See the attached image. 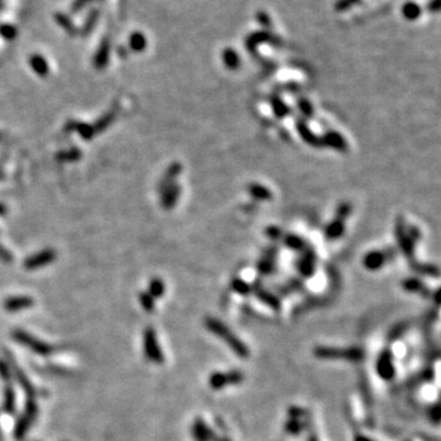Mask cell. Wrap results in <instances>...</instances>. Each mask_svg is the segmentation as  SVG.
Segmentation results:
<instances>
[{
  "instance_id": "1",
  "label": "cell",
  "mask_w": 441,
  "mask_h": 441,
  "mask_svg": "<svg viewBox=\"0 0 441 441\" xmlns=\"http://www.w3.org/2000/svg\"><path fill=\"white\" fill-rule=\"evenodd\" d=\"M205 327L207 328L211 334L218 337L220 341H223L227 346L234 352L237 357L241 359L249 358L250 349L243 341L240 340L237 335L234 334L228 326H226L222 321L214 318L205 319Z\"/></svg>"
},
{
  "instance_id": "2",
  "label": "cell",
  "mask_w": 441,
  "mask_h": 441,
  "mask_svg": "<svg viewBox=\"0 0 441 441\" xmlns=\"http://www.w3.org/2000/svg\"><path fill=\"white\" fill-rule=\"evenodd\" d=\"M314 355L325 361H347L361 362L364 358L363 349L359 347H332L318 346L314 348Z\"/></svg>"
},
{
  "instance_id": "3",
  "label": "cell",
  "mask_w": 441,
  "mask_h": 441,
  "mask_svg": "<svg viewBox=\"0 0 441 441\" xmlns=\"http://www.w3.org/2000/svg\"><path fill=\"white\" fill-rule=\"evenodd\" d=\"M13 338L16 342H19L22 344V346L27 347V348H30L32 350V352H35L36 354L38 355H49L52 354L54 348L50 344H48L46 342H43V341L38 340L37 337L32 336V335L27 334L26 331L22 330H15L13 332Z\"/></svg>"
},
{
  "instance_id": "4",
  "label": "cell",
  "mask_w": 441,
  "mask_h": 441,
  "mask_svg": "<svg viewBox=\"0 0 441 441\" xmlns=\"http://www.w3.org/2000/svg\"><path fill=\"white\" fill-rule=\"evenodd\" d=\"M244 375L239 370H232V371H214L208 377V385L214 391H219L228 386H235L243 382Z\"/></svg>"
},
{
  "instance_id": "5",
  "label": "cell",
  "mask_w": 441,
  "mask_h": 441,
  "mask_svg": "<svg viewBox=\"0 0 441 441\" xmlns=\"http://www.w3.org/2000/svg\"><path fill=\"white\" fill-rule=\"evenodd\" d=\"M144 353L145 357L155 364H162L164 355L158 344L156 331L153 327H146L144 331Z\"/></svg>"
},
{
  "instance_id": "6",
  "label": "cell",
  "mask_w": 441,
  "mask_h": 441,
  "mask_svg": "<svg viewBox=\"0 0 441 441\" xmlns=\"http://www.w3.org/2000/svg\"><path fill=\"white\" fill-rule=\"evenodd\" d=\"M376 371L377 375L381 377L385 381H390L396 375V367H395V359L394 353L391 350L386 349L381 352L376 361Z\"/></svg>"
},
{
  "instance_id": "7",
  "label": "cell",
  "mask_w": 441,
  "mask_h": 441,
  "mask_svg": "<svg viewBox=\"0 0 441 441\" xmlns=\"http://www.w3.org/2000/svg\"><path fill=\"white\" fill-rule=\"evenodd\" d=\"M57 258V253L53 249H44L25 260V268L27 270H37L52 264Z\"/></svg>"
},
{
  "instance_id": "8",
  "label": "cell",
  "mask_w": 441,
  "mask_h": 441,
  "mask_svg": "<svg viewBox=\"0 0 441 441\" xmlns=\"http://www.w3.org/2000/svg\"><path fill=\"white\" fill-rule=\"evenodd\" d=\"M33 299L31 297H26V295H19V297H10L5 299L4 301V309L7 312H20V310L27 309V308L33 307Z\"/></svg>"
},
{
  "instance_id": "9",
  "label": "cell",
  "mask_w": 441,
  "mask_h": 441,
  "mask_svg": "<svg viewBox=\"0 0 441 441\" xmlns=\"http://www.w3.org/2000/svg\"><path fill=\"white\" fill-rule=\"evenodd\" d=\"M191 434L195 441H212L213 439L212 429L208 427L201 418L194 421V424L191 427Z\"/></svg>"
},
{
  "instance_id": "10",
  "label": "cell",
  "mask_w": 441,
  "mask_h": 441,
  "mask_svg": "<svg viewBox=\"0 0 441 441\" xmlns=\"http://www.w3.org/2000/svg\"><path fill=\"white\" fill-rule=\"evenodd\" d=\"M388 258L389 255L386 253L379 252V250H376V252H371L369 254H367V256H365L363 260L364 266L370 271H376L379 270L380 267L383 266V264H385Z\"/></svg>"
},
{
  "instance_id": "11",
  "label": "cell",
  "mask_w": 441,
  "mask_h": 441,
  "mask_svg": "<svg viewBox=\"0 0 441 441\" xmlns=\"http://www.w3.org/2000/svg\"><path fill=\"white\" fill-rule=\"evenodd\" d=\"M180 195V186L178 184H171L164 191L162 192V200L161 204L163 208L166 210H171L174 207V205L177 204L178 199Z\"/></svg>"
},
{
  "instance_id": "12",
  "label": "cell",
  "mask_w": 441,
  "mask_h": 441,
  "mask_svg": "<svg viewBox=\"0 0 441 441\" xmlns=\"http://www.w3.org/2000/svg\"><path fill=\"white\" fill-rule=\"evenodd\" d=\"M180 172H182V166H180L179 163H173V164L169 166L164 175H163L161 182L158 183L159 191L163 192L171 184H173V180L179 175Z\"/></svg>"
},
{
  "instance_id": "13",
  "label": "cell",
  "mask_w": 441,
  "mask_h": 441,
  "mask_svg": "<svg viewBox=\"0 0 441 441\" xmlns=\"http://www.w3.org/2000/svg\"><path fill=\"white\" fill-rule=\"evenodd\" d=\"M343 232H344V220L338 219V218L332 220L330 225H328L325 229L326 238H327V239H331V240L340 238L341 235H342Z\"/></svg>"
},
{
  "instance_id": "14",
  "label": "cell",
  "mask_w": 441,
  "mask_h": 441,
  "mask_svg": "<svg viewBox=\"0 0 441 441\" xmlns=\"http://www.w3.org/2000/svg\"><path fill=\"white\" fill-rule=\"evenodd\" d=\"M324 141L328 145V146L334 147V149L340 151L346 150L347 147L344 139L341 136L340 134H337V132H328V134H326L324 140H322V143H324Z\"/></svg>"
},
{
  "instance_id": "15",
  "label": "cell",
  "mask_w": 441,
  "mask_h": 441,
  "mask_svg": "<svg viewBox=\"0 0 441 441\" xmlns=\"http://www.w3.org/2000/svg\"><path fill=\"white\" fill-rule=\"evenodd\" d=\"M297 125H298L299 134L301 135L303 140H305L308 144H310V145H315V146H318V145H321L322 141L319 140V139L316 137L315 135H313V132L310 131L309 129H308L307 124H305L304 122H298Z\"/></svg>"
},
{
  "instance_id": "16",
  "label": "cell",
  "mask_w": 441,
  "mask_h": 441,
  "mask_svg": "<svg viewBox=\"0 0 441 441\" xmlns=\"http://www.w3.org/2000/svg\"><path fill=\"white\" fill-rule=\"evenodd\" d=\"M222 58H223V63H225L229 69H237L240 64L239 56H238L237 52L232 50L231 48H228V49H226L225 52H223Z\"/></svg>"
},
{
  "instance_id": "17",
  "label": "cell",
  "mask_w": 441,
  "mask_h": 441,
  "mask_svg": "<svg viewBox=\"0 0 441 441\" xmlns=\"http://www.w3.org/2000/svg\"><path fill=\"white\" fill-rule=\"evenodd\" d=\"M166 291V287L164 283H163L162 280L159 279H153L151 280L150 285H149V294L152 298H161L163 294H164Z\"/></svg>"
},
{
  "instance_id": "18",
  "label": "cell",
  "mask_w": 441,
  "mask_h": 441,
  "mask_svg": "<svg viewBox=\"0 0 441 441\" xmlns=\"http://www.w3.org/2000/svg\"><path fill=\"white\" fill-rule=\"evenodd\" d=\"M249 191L254 198L259 199V200H270V199L272 198L270 190L265 188V186L259 185V184H253V185H250Z\"/></svg>"
},
{
  "instance_id": "19",
  "label": "cell",
  "mask_w": 441,
  "mask_h": 441,
  "mask_svg": "<svg viewBox=\"0 0 441 441\" xmlns=\"http://www.w3.org/2000/svg\"><path fill=\"white\" fill-rule=\"evenodd\" d=\"M31 423L32 422L30 421L26 416H22L19 419L16 427H15V437H16L17 440H21L23 436H25L27 431H29L30 427H31Z\"/></svg>"
},
{
  "instance_id": "20",
  "label": "cell",
  "mask_w": 441,
  "mask_h": 441,
  "mask_svg": "<svg viewBox=\"0 0 441 441\" xmlns=\"http://www.w3.org/2000/svg\"><path fill=\"white\" fill-rule=\"evenodd\" d=\"M255 291H256V293H258V297H259L260 300L264 301L265 304L270 305L272 309H276V310L280 309L281 303H280L279 299L274 297V295L271 294V293H267L266 291H259V289H255Z\"/></svg>"
},
{
  "instance_id": "21",
  "label": "cell",
  "mask_w": 441,
  "mask_h": 441,
  "mask_svg": "<svg viewBox=\"0 0 441 441\" xmlns=\"http://www.w3.org/2000/svg\"><path fill=\"white\" fill-rule=\"evenodd\" d=\"M4 409L8 413H14L15 410V392L9 385L4 390Z\"/></svg>"
},
{
  "instance_id": "22",
  "label": "cell",
  "mask_w": 441,
  "mask_h": 441,
  "mask_svg": "<svg viewBox=\"0 0 441 441\" xmlns=\"http://www.w3.org/2000/svg\"><path fill=\"white\" fill-rule=\"evenodd\" d=\"M286 430L287 433L291 435H298L303 430V423L299 421V418H294V417H289L288 422L286 424Z\"/></svg>"
},
{
  "instance_id": "23",
  "label": "cell",
  "mask_w": 441,
  "mask_h": 441,
  "mask_svg": "<svg viewBox=\"0 0 441 441\" xmlns=\"http://www.w3.org/2000/svg\"><path fill=\"white\" fill-rule=\"evenodd\" d=\"M403 14L407 19L416 20L418 19L421 15V8L416 4V3H407L403 7Z\"/></svg>"
},
{
  "instance_id": "24",
  "label": "cell",
  "mask_w": 441,
  "mask_h": 441,
  "mask_svg": "<svg viewBox=\"0 0 441 441\" xmlns=\"http://www.w3.org/2000/svg\"><path fill=\"white\" fill-rule=\"evenodd\" d=\"M75 129L80 132V135L82 136V139H85V140H90V139H92L93 135L96 134L95 128H93L92 125H87V124H84V123H76Z\"/></svg>"
},
{
  "instance_id": "25",
  "label": "cell",
  "mask_w": 441,
  "mask_h": 441,
  "mask_svg": "<svg viewBox=\"0 0 441 441\" xmlns=\"http://www.w3.org/2000/svg\"><path fill=\"white\" fill-rule=\"evenodd\" d=\"M403 287H404V289H406V291H408V292H422V294L425 291H427V289H425V287L423 286V283H421L418 280H416V279L406 280L403 282Z\"/></svg>"
},
{
  "instance_id": "26",
  "label": "cell",
  "mask_w": 441,
  "mask_h": 441,
  "mask_svg": "<svg viewBox=\"0 0 441 441\" xmlns=\"http://www.w3.org/2000/svg\"><path fill=\"white\" fill-rule=\"evenodd\" d=\"M139 300H140L141 307L144 308V310H146V312H153V309H155V303H153V298L151 297L147 292H141L140 294H139Z\"/></svg>"
},
{
  "instance_id": "27",
  "label": "cell",
  "mask_w": 441,
  "mask_h": 441,
  "mask_svg": "<svg viewBox=\"0 0 441 441\" xmlns=\"http://www.w3.org/2000/svg\"><path fill=\"white\" fill-rule=\"evenodd\" d=\"M38 415V406L37 403L35 402V400L33 398H29L26 402V407H25V415L27 418L30 419V421L33 422L36 419V417Z\"/></svg>"
},
{
  "instance_id": "28",
  "label": "cell",
  "mask_w": 441,
  "mask_h": 441,
  "mask_svg": "<svg viewBox=\"0 0 441 441\" xmlns=\"http://www.w3.org/2000/svg\"><path fill=\"white\" fill-rule=\"evenodd\" d=\"M114 120V114L113 113H107L104 117H102L97 123L95 124V131L96 132H102L105 128H108V125H111L112 122Z\"/></svg>"
},
{
  "instance_id": "29",
  "label": "cell",
  "mask_w": 441,
  "mask_h": 441,
  "mask_svg": "<svg viewBox=\"0 0 441 441\" xmlns=\"http://www.w3.org/2000/svg\"><path fill=\"white\" fill-rule=\"evenodd\" d=\"M31 64H32L33 70L37 72V74H39V75L47 74V71H48L47 64H46V62H44V60L41 58V57H33L32 60H31Z\"/></svg>"
},
{
  "instance_id": "30",
  "label": "cell",
  "mask_w": 441,
  "mask_h": 441,
  "mask_svg": "<svg viewBox=\"0 0 441 441\" xmlns=\"http://www.w3.org/2000/svg\"><path fill=\"white\" fill-rule=\"evenodd\" d=\"M286 244L287 246L291 247L293 250H303L304 249V241L300 239V238L297 237V235H288V237H286Z\"/></svg>"
},
{
  "instance_id": "31",
  "label": "cell",
  "mask_w": 441,
  "mask_h": 441,
  "mask_svg": "<svg viewBox=\"0 0 441 441\" xmlns=\"http://www.w3.org/2000/svg\"><path fill=\"white\" fill-rule=\"evenodd\" d=\"M232 287H233V289L235 292H238V293H240L241 295H246L247 293L250 292V286L247 285V283H245L244 282V281H241V280H239V279H237V280H234L233 282H232Z\"/></svg>"
},
{
  "instance_id": "32",
  "label": "cell",
  "mask_w": 441,
  "mask_h": 441,
  "mask_svg": "<svg viewBox=\"0 0 441 441\" xmlns=\"http://www.w3.org/2000/svg\"><path fill=\"white\" fill-rule=\"evenodd\" d=\"M272 105H273V111L276 112L280 117L286 116V114L289 113V109L287 108V105L283 103L282 101H280V99H273Z\"/></svg>"
},
{
  "instance_id": "33",
  "label": "cell",
  "mask_w": 441,
  "mask_h": 441,
  "mask_svg": "<svg viewBox=\"0 0 441 441\" xmlns=\"http://www.w3.org/2000/svg\"><path fill=\"white\" fill-rule=\"evenodd\" d=\"M350 210H352V208H350L349 204H346V202L341 204L337 208V218L344 220V218H347V216L350 213Z\"/></svg>"
},
{
  "instance_id": "34",
  "label": "cell",
  "mask_w": 441,
  "mask_h": 441,
  "mask_svg": "<svg viewBox=\"0 0 441 441\" xmlns=\"http://www.w3.org/2000/svg\"><path fill=\"white\" fill-rule=\"evenodd\" d=\"M0 377H2L3 380H5V381H8L11 377L10 367H9L8 363H5V362L3 361H0Z\"/></svg>"
},
{
  "instance_id": "35",
  "label": "cell",
  "mask_w": 441,
  "mask_h": 441,
  "mask_svg": "<svg viewBox=\"0 0 441 441\" xmlns=\"http://www.w3.org/2000/svg\"><path fill=\"white\" fill-rule=\"evenodd\" d=\"M299 108H300V111L303 112L304 114H312V105L308 101H305V99H301L300 102H299Z\"/></svg>"
},
{
  "instance_id": "36",
  "label": "cell",
  "mask_w": 441,
  "mask_h": 441,
  "mask_svg": "<svg viewBox=\"0 0 441 441\" xmlns=\"http://www.w3.org/2000/svg\"><path fill=\"white\" fill-rule=\"evenodd\" d=\"M267 233H268V237L273 238V239H277V238H280V235H281L280 229L276 228V227L268 228L267 229Z\"/></svg>"
},
{
  "instance_id": "37",
  "label": "cell",
  "mask_w": 441,
  "mask_h": 441,
  "mask_svg": "<svg viewBox=\"0 0 441 441\" xmlns=\"http://www.w3.org/2000/svg\"><path fill=\"white\" fill-rule=\"evenodd\" d=\"M0 258L4 260V261H11V254L9 253L7 249L0 246Z\"/></svg>"
},
{
  "instance_id": "38",
  "label": "cell",
  "mask_w": 441,
  "mask_h": 441,
  "mask_svg": "<svg viewBox=\"0 0 441 441\" xmlns=\"http://www.w3.org/2000/svg\"><path fill=\"white\" fill-rule=\"evenodd\" d=\"M354 441H374V440H371V439H369V437L364 436V435H358V436H355Z\"/></svg>"
},
{
  "instance_id": "39",
  "label": "cell",
  "mask_w": 441,
  "mask_h": 441,
  "mask_svg": "<svg viewBox=\"0 0 441 441\" xmlns=\"http://www.w3.org/2000/svg\"><path fill=\"white\" fill-rule=\"evenodd\" d=\"M308 441H319L318 435H316L315 433H310L309 437H308Z\"/></svg>"
},
{
  "instance_id": "40",
  "label": "cell",
  "mask_w": 441,
  "mask_h": 441,
  "mask_svg": "<svg viewBox=\"0 0 441 441\" xmlns=\"http://www.w3.org/2000/svg\"><path fill=\"white\" fill-rule=\"evenodd\" d=\"M7 212H8L7 207H5L3 204H0V216H4V214Z\"/></svg>"
}]
</instances>
